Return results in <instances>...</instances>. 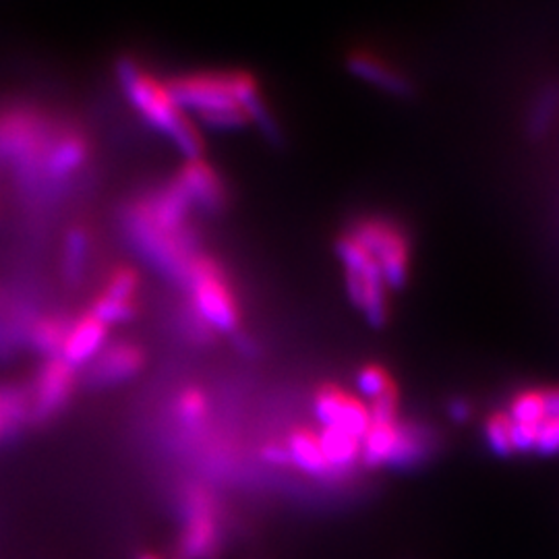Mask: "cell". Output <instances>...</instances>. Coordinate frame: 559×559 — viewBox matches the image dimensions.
I'll return each instance as SVG.
<instances>
[{"instance_id": "cell-1", "label": "cell", "mask_w": 559, "mask_h": 559, "mask_svg": "<svg viewBox=\"0 0 559 559\" xmlns=\"http://www.w3.org/2000/svg\"><path fill=\"white\" fill-rule=\"evenodd\" d=\"M166 83L180 106L205 127L235 131L255 122L267 135L276 133L260 81L247 71H189Z\"/></svg>"}, {"instance_id": "cell-2", "label": "cell", "mask_w": 559, "mask_h": 559, "mask_svg": "<svg viewBox=\"0 0 559 559\" xmlns=\"http://www.w3.org/2000/svg\"><path fill=\"white\" fill-rule=\"evenodd\" d=\"M117 78L127 100L133 104L141 119L156 129L179 150L185 158H200L205 152V140L200 124L173 96L166 80L145 69L133 59H120Z\"/></svg>"}, {"instance_id": "cell-3", "label": "cell", "mask_w": 559, "mask_h": 559, "mask_svg": "<svg viewBox=\"0 0 559 559\" xmlns=\"http://www.w3.org/2000/svg\"><path fill=\"white\" fill-rule=\"evenodd\" d=\"M182 286L189 290L191 307L212 332L235 334L239 330L237 290L214 255L200 251L189 263Z\"/></svg>"}, {"instance_id": "cell-4", "label": "cell", "mask_w": 559, "mask_h": 559, "mask_svg": "<svg viewBox=\"0 0 559 559\" xmlns=\"http://www.w3.org/2000/svg\"><path fill=\"white\" fill-rule=\"evenodd\" d=\"M336 253L344 267L348 299L373 328H383L390 318V288L378 261L350 230L340 233Z\"/></svg>"}, {"instance_id": "cell-5", "label": "cell", "mask_w": 559, "mask_h": 559, "mask_svg": "<svg viewBox=\"0 0 559 559\" xmlns=\"http://www.w3.org/2000/svg\"><path fill=\"white\" fill-rule=\"evenodd\" d=\"M57 131L59 127L38 108H4L0 110V156L15 162L38 179L41 162Z\"/></svg>"}, {"instance_id": "cell-6", "label": "cell", "mask_w": 559, "mask_h": 559, "mask_svg": "<svg viewBox=\"0 0 559 559\" xmlns=\"http://www.w3.org/2000/svg\"><path fill=\"white\" fill-rule=\"evenodd\" d=\"M378 261L390 290H400L411 274V239L402 224L380 214H365L346 228Z\"/></svg>"}, {"instance_id": "cell-7", "label": "cell", "mask_w": 559, "mask_h": 559, "mask_svg": "<svg viewBox=\"0 0 559 559\" xmlns=\"http://www.w3.org/2000/svg\"><path fill=\"white\" fill-rule=\"evenodd\" d=\"M170 180L193 205V210L216 216L230 205L228 182L222 177L221 170L203 156L187 158Z\"/></svg>"}, {"instance_id": "cell-8", "label": "cell", "mask_w": 559, "mask_h": 559, "mask_svg": "<svg viewBox=\"0 0 559 559\" xmlns=\"http://www.w3.org/2000/svg\"><path fill=\"white\" fill-rule=\"evenodd\" d=\"M138 293H140L138 270L131 265H119L106 276V282L90 311L106 328L127 323L138 316Z\"/></svg>"}, {"instance_id": "cell-9", "label": "cell", "mask_w": 559, "mask_h": 559, "mask_svg": "<svg viewBox=\"0 0 559 559\" xmlns=\"http://www.w3.org/2000/svg\"><path fill=\"white\" fill-rule=\"evenodd\" d=\"M75 388V369L64 360L48 359L36 378L29 394V420L46 423L55 419L69 404Z\"/></svg>"}, {"instance_id": "cell-10", "label": "cell", "mask_w": 559, "mask_h": 559, "mask_svg": "<svg viewBox=\"0 0 559 559\" xmlns=\"http://www.w3.org/2000/svg\"><path fill=\"white\" fill-rule=\"evenodd\" d=\"M218 519L214 501L200 489L187 498V528L182 537L185 559H207L218 547Z\"/></svg>"}, {"instance_id": "cell-11", "label": "cell", "mask_w": 559, "mask_h": 559, "mask_svg": "<svg viewBox=\"0 0 559 559\" xmlns=\"http://www.w3.org/2000/svg\"><path fill=\"white\" fill-rule=\"evenodd\" d=\"M346 67L353 75L367 81L383 92L406 98L413 94V81L394 64L392 60L381 57L380 52L371 48H353L346 57Z\"/></svg>"}, {"instance_id": "cell-12", "label": "cell", "mask_w": 559, "mask_h": 559, "mask_svg": "<svg viewBox=\"0 0 559 559\" xmlns=\"http://www.w3.org/2000/svg\"><path fill=\"white\" fill-rule=\"evenodd\" d=\"M143 350L133 342L106 344L96 359L90 362V383L108 388L133 380L143 369Z\"/></svg>"}, {"instance_id": "cell-13", "label": "cell", "mask_w": 559, "mask_h": 559, "mask_svg": "<svg viewBox=\"0 0 559 559\" xmlns=\"http://www.w3.org/2000/svg\"><path fill=\"white\" fill-rule=\"evenodd\" d=\"M106 336L108 328L87 309L78 320L71 321L60 359L78 371L100 355L106 346Z\"/></svg>"}, {"instance_id": "cell-14", "label": "cell", "mask_w": 559, "mask_h": 559, "mask_svg": "<svg viewBox=\"0 0 559 559\" xmlns=\"http://www.w3.org/2000/svg\"><path fill=\"white\" fill-rule=\"evenodd\" d=\"M436 450H438V436L429 425L415 423V420H406V423L400 420L399 441L388 466L399 471L417 468L431 459Z\"/></svg>"}, {"instance_id": "cell-15", "label": "cell", "mask_w": 559, "mask_h": 559, "mask_svg": "<svg viewBox=\"0 0 559 559\" xmlns=\"http://www.w3.org/2000/svg\"><path fill=\"white\" fill-rule=\"evenodd\" d=\"M71 321L59 313H46L38 316L25 330L27 344L34 353L41 355L44 359H59L67 342V334L71 328Z\"/></svg>"}, {"instance_id": "cell-16", "label": "cell", "mask_w": 559, "mask_h": 559, "mask_svg": "<svg viewBox=\"0 0 559 559\" xmlns=\"http://www.w3.org/2000/svg\"><path fill=\"white\" fill-rule=\"evenodd\" d=\"M284 445L288 450L290 466H297L300 473L316 477V479H325V477L334 475L323 459L318 433H313L309 429H295Z\"/></svg>"}, {"instance_id": "cell-17", "label": "cell", "mask_w": 559, "mask_h": 559, "mask_svg": "<svg viewBox=\"0 0 559 559\" xmlns=\"http://www.w3.org/2000/svg\"><path fill=\"white\" fill-rule=\"evenodd\" d=\"M323 459L334 475L350 471L360 462V440L348 436L338 427H325L318 433Z\"/></svg>"}, {"instance_id": "cell-18", "label": "cell", "mask_w": 559, "mask_h": 559, "mask_svg": "<svg viewBox=\"0 0 559 559\" xmlns=\"http://www.w3.org/2000/svg\"><path fill=\"white\" fill-rule=\"evenodd\" d=\"M400 420L371 423L369 431L360 441V462L369 468L388 466L399 441Z\"/></svg>"}, {"instance_id": "cell-19", "label": "cell", "mask_w": 559, "mask_h": 559, "mask_svg": "<svg viewBox=\"0 0 559 559\" xmlns=\"http://www.w3.org/2000/svg\"><path fill=\"white\" fill-rule=\"evenodd\" d=\"M29 420V394L17 385H0V441L17 436Z\"/></svg>"}, {"instance_id": "cell-20", "label": "cell", "mask_w": 559, "mask_h": 559, "mask_svg": "<svg viewBox=\"0 0 559 559\" xmlns=\"http://www.w3.org/2000/svg\"><path fill=\"white\" fill-rule=\"evenodd\" d=\"M90 255H92V237L83 226H78L67 235L64 249H62V270L67 280L80 282L83 278Z\"/></svg>"}, {"instance_id": "cell-21", "label": "cell", "mask_w": 559, "mask_h": 559, "mask_svg": "<svg viewBox=\"0 0 559 559\" xmlns=\"http://www.w3.org/2000/svg\"><path fill=\"white\" fill-rule=\"evenodd\" d=\"M508 417L516 425H528L539 427L543 419L547 417V404H545V392L540 390H524L516 399L512 400Z\"/></svg>"}, {"instance_id": "cell-22", "label": "cell", "mask_w": 559, "mask_h": 559, "mask_svg": "<svg viewBox=\"0 0 559 559\" xmlns=\"http://www.w3.org/2000/svg\"><path fill=\"white\" fill-rule=\"evenodd\" d=\"M355 383H357L360 399L369 400V404L376 402V400L383 399V396H388V394L399 392L394 381L390 378V373L383 367H378V365L362 367L359 373H357Z\"/></svg>"}, {"instance_id": "cell-23", "label": "cell", "mask_w": 559, "mask_h": 559, "mask_svg": "<svg viewBox=\"0 0 559 559\" xmlns=\"http://www.w3.org/2000/svg\"><path fill=\"white\" fill-rule=\"evenodd\" d=\"M485 440L493 454L501 459H508L514 454L512 445V423L508 413H493L485 420Z\"/></svg>"}, {"instance_id": "cell-24", "label": "cell", "mask_w": 559, "mask_h": 559, "mask_svg": "<svg viewBox=\"0 0 559 559\" xmlns=\"http://www.w3.org/2000/svg\"><path fill=\"white\" fill-rule=\"evenodd\" d=\"M177 419L187 429H198L207 419V399L198 388H189L177 400Z\"/></svg>"}, {"instance_id": "cell-25", "label": "cell", "mask_w": 559, "mask_h": 559, "mask_svg": "<svg viewBox=\"0 0 559 559\" xmlns=\"http://www.w3.org/2000/svg\"><path fill=\"white\" fill-rule=\"evenodd\" d=\"M559 115V87H547L543 94H540L535 106H533V112L528 117V124H531V133L533 135H545L551 127V122L558 119Z\"/></svg>"}, {"instance_id": "cell-26", "label": "cell", "mask_w": 559, "mask_h": 559, "mask_svg": "<svg viewBox=\"0 0 559 559\" xmlns=\"http://www.w3.org/2000/svg\"><path fill=\"white\" fill-rule=\"evenodd\" d=\"M346 396L348 394L344 390L334 388V385L321 388L316 396V402H313V413H316V419L320 420L321 429L336 427Z\"/></svg>"}, {"instance_id": "cell-27", "label": "cell", "mask_w": 559, "mask_h": 559, "mask_svg": "<svg viewBox=\"0 0 559 559\" xmlns=\"http://www.w3.org/2000/svg\"><path fill=\"white\" fill-rule=\"evenodd\" d=\"M543 456L559 454V415H547L537 431V448Z\"/></svg>"}, {"instance_id": "cell-28", "label": "cell", "mask_w": 559, "mask_h": 559, "mask_svg": "<svg viewBox=\"0 0 559 559\" xmlns=\"http://www.w3.org/2000/svg\"><path fill=\"white\" fill-rule=\"evenodd\" d=\"M261 459L270 462L272 466H290V459H288V450L284 443H267L261 450Z\"/></svg>"}, {"instance_id": "cell-29", "label": "cell", "mask_w": 559, "mask_h": 559, "mask_svg": "<svg viewBox=\"0 0 559 559\" xmlns=\"http://www.w3.org/2000/svg\"><path fill=\"white\" fill-rule=\"evenodd\" d=\"M448 415L454 423H466L473 417V404L466 399H454L448 404Z\"/></svg>"}, {"instance_id": "cell-30", "label": "cell", "mask_w": 559, "mask_h": 559, "mask_svg": "<svg viewBox=\"0 0 559 559\" xmlns=\"http://www.w3.org/2000/svg\"><path fill=\"white\" fill-rule=\"evenodd\" d=\"M140 559H160L158 556H152V554H145V556H141Z\"/></svg>"}]
</instances>
